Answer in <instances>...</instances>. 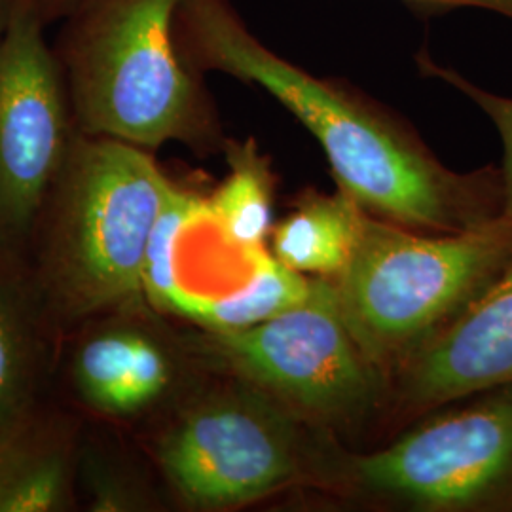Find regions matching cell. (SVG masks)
I'll list each match as a JSON object with an SVG mask.
<instances>
[{
    "label": "cell",
    "instance_id": "obj_4",
    "mask_svg": "<svg viewBox=\"0 0 512 512\" xmlns=\"http://www.w3.org/2000/svg\"><path fill=\"white\" fill-rule=\"evenodd\" d=\"M512 260V220L467 232L418 234L366 213L334 281L340 313L385 374L465 310Z\"/></svg>",
    "mask_w": 512,
    "mask_h": 512
},
{
    "label": "cell",
    "instance_id": "obj_13",
    "mask_svg": "<svg viewBox=\"0 0 512 512\" xmlns=\"http://www.w3.org/2000/svg\"><path fill=\"white\" fill-rule=\"evenodd\" d=\"M310 291L311 277L287 268L264 249L236 289L203 298H184L173 313L207 332L251 329L293 308Z\"/></svg>",
    "mask_w": 512,
    "mask_h": 512
},
{
    "label": "cell",
    "instance_id": "obj_10",
    "mask_svg": "<svg viewBox=\"0 0 512 512\" xmlns=\"http://www.w3.org/2000/svg\"><path fill=\"white\" fill-rule=\"evenodd\" d=\"M71 382L86 408L129 420L164 399L175 382V361L156 334L133 321L112 319L78 342Z\"/></svg>",
    "mask_w": 512,
    "mask_h": 512
},
{
    "label": "cell",
    "instance_id": "obj_14",
    "mask_svg": "<svg viewBox=\"0 0 512 512\" xmlns=\"http://www.w3.org/2000/svg\"><path fill=\"white\" fill-rule=\"evenodd\" d=\"M207 213V198L175 184L148 239L143 296L156 310L171 313L181 294L179 251L190 228Z\"/></svg>",
    "mask_w": 512,
    "mask_h": 512
},
{
    "label": "cell",
    "instance_id": "obj_2",
    "mask_svg": "<svg viewBox=\"0 0 512 512\" xmlns=\"http://www.w3.org/2000/svg\"><path fill=\"white\" fill-rule=\"evenodd\" d=\"M183 0H84L65 18L55 54L76 129L133 147H224L202 74L175 38Z\"/></svg>",
    "mask_w": 512,
    "mask_h": 512
},
{
    "label": "cell",
    "instance_id": "obj_9",
    "mask_svg": "<svg viewBox=\"0 0 512 512\" xmlns=\"http://www.w3.org/2000/svg\"><path fill=\"white\" fill-rule=\"evenodd\" d=\"M399 368L406 403L420 408L512 384V260Z\"/></svg>",
    "mask_w": 512,
    "mask_h": 512
},
{
    "label": "cell",
    "instance_id": "obj_12",
    "mask_svg": "<svg viewBox=\"0 0 512 512\" xmlns=\"http://www.w3.org/2000/svg\"><path fill=\"white\" fill-rule=\"evenodd\" d=\"M228 175L207 198L220 238L238 251H260L272 234L275 177L255 139L224 141Z\"/></svg>",
    "mask_w": 512,
    "mask_h": 512
},
{
    "label": "cell",
    "instance_id": "obj_22",
    "mask_svg": "<svg viewBox=\"0 0 512 512\" xmlns=\"http://www.w3.org/2000/svg\"><path fill=\"white\" fill-rule=\"evenodd\" d=\"M12 4H14V0H0V31H2V27H4L6 19H8V14H10Z\"/></svg>",
    "mask_w": 512,
    "mask_h": 512
},
{
    "label": "cell",
    "instance_id": "obj_11",
    "mask_svg": "<svg viewBox=\"0 0 512 512\" xmlns=\"http://www.w3.org/2000/svg\"><path fill=\"white\" fill-rule=\"evenodd\" d=\"M365 217V209L342 188L334 194L308 190L274 224L272 255L298 274L336 279L357 249Z\"/></svg>",
    "mask_w": 512,
    "mask_h": 512
},
{
    "label": "cell",
    "instance_id": "obj_20",
    "mask_svg": "<svg viewBox=\"0 0 512 512\" xmlns=\"http://www.w3.org/2000/svg\"><path fill=\"white\" fill-rule=\"evenodd\" d=\"M29 450L21 448L14 442H2L0 440V495L4 492L10 478L18 471L19 463L25 458Z\"/></svg>",
    "mask_w": 512,
    "mask_h": 512
},
{
    "label": "cell",
    "instance_id": "obj_16",
    "mask_svg": "<svg viewBox=\"0 0 512 512\" xmlns=\"http://www.w3.org/2000/svg\"><path fill=\"white\" fill-rule=\"evenodd\" d=\"M69 461L59 450L27 452L0 495V512L63 511L69 503Z\"/></svg>",
    "mask_w": 512,
    "mask_h": 512
},
{
    "label": "cell",
    "instance_id": "obj_6",
    "mask_svg": "<svg viewBox=\"0 0 512 512\" xmlns=\"http://www.w3.org/2000/svg\"><path fill=\"white\" fill-rule=\"evenodd\" d=\"M203 346L234 378L311 423L348 425L384 399L385 372L353 338L327 277H311L302 302L251 329L205 330Z\"/></svg>",
    "mask_w": 512,
    "mask_h": 512
},
{
    "label": "cell",
    "instance_id": "obj_21",
    "mask_svg": "<svg viewBox=\"0 0 512 512\" xmlns=\"http://www.w3.org/2000/svg\"><path fill=\"white\" fill-rule=\"evenodd\" d=\"M82 2L84 0H38V6L46 23H52L67 18Z\"/></svg>",
    "mask_w": 512,
    "mask_h": 512
},
{
    "label": "cell",
    "instance_id": "obj_8",
    "mask_svg": "<svg viewBox=\"0 0 512 512\" xmlns=\"http://www.w3.org/2000/svg\"><path fill=\"white\" fill-rule=\"evenodd\" d=\"M38 0H14L0 31V255L38 230L78 133Z\"/></svg>",
    "mask_w": 512,
    "mask_h": 512
},
{
    "label": "cell",
    "instance_id": "obj_15",
    "mask_svg": "<svg viewBox=\"0 0 512 512\" xmlns=\"http://www.w3.org/2000/svg\"><path fill=\"white\" fill-rule=\"evenodd\" d=\"M35 372V342L29 311L14 281L0 274V427L27 403Z\"/></svg>",
    "mask_w": 512,
    "mask_h": 512
},
{
    "label": "cell",
    "instance_id": "obj_1",
    "mask_svg": "<svg viewBox=\"0 0 512 512\" xmlns=\"http://www.w3.org/2000/svg\"><path fill=\"white\" fill-rule=\"evenodd\" d=\"M175 38L196 73L219 71L270 93L325 150L338 188L366 213L456 234L503 217L497 167L458 173L393 114L344 82L304 71L249 31L230 0H183Z\"/></svg>",
    "mask_w": 512,
    "mask_h": 512
},
{
    "label": "cell",
    "instance_id": "obj_5",
    "mask_svg": "<svg viewBox=\"0 0 512 512\" xmlns=\"http://www.w3.org/2000/svg\"><path fill=\"white\" fill-rule=\"evenodd\" d=\"M306 420L238 380L188 404L156 444L167 484L186 507H247L306 476Z\"/></svg>",
    "mask_w": 512,
    "mask_h": 512
},
{
    "label": "cell",
    "instance_id": "obj_17",
    "mask_svg": "<svg viewBox=\"0 0 512 512\" xmlns=\"http://www.w3.org/2000/svg\"><path fill=\"white\" fill-rule=\"evenodd\" d=\"M418 67L425 76L439 78L469 97L494 122L503 145V164L499 167L503 181V217L512 220V97H501L497 93L478 88L458 71L439 65L427 52L418 55Z\"/></svg>",
    "mask_w": 512,
    "mask_h": 512
},
{
    "label": "cell",
    "instance_id": "obj_7",
    "mask_svg": "<svg viewBox=\"0 0 512 512\" xmlns=\"http://www.w3.org/2000/svg\"><path fill=\"white\" fill-rule=\"evenodd\" d=\"M378 452L344 461L366 495L440 512L511 511L512 384L459 399Z\"/></svg>",
    "mask_w": 512,
    "mask_h": 512
},
{
    "label": "cell",
    "instance_id": "obj_3",
    "mask_svg": "<svg viewBox=\"0 0 512 512\" xmlns=\"http://www.w3.org/2000/svg\"><path fill=\"white\" fill-rule=\"evenodd\" d=\"M173 188L150 150L78 131L38 224L48 308L84 319L143 296L148 239Z\"/></svg>",
    "mask_w": 512,
    "mask_h": 512
},
{
    "label": "cell",
    "instance_id": "obj_18",
    "mask_svg": "<svg viewBox=\"0 0 512 512\" xmlns=\"http://www.w3.org/2000/svg\"><path fill=\"white\" fill-rule=\"evenodd\" d=\"M86 488L93 512L137 511L145 503L128 478L101 459L88 461Z\"/></svg>",
    "mask_w": 512,
    "mask_h": 512
},
{
    "label": "cell",
    "instance_id": "obj_19",
    "mask_svg": "<svg viewBox=\"0 0 512 512\" xmlns=\"http://www.w3.org/2000/svg\"><path fill=\"white\" fill-rule=\"evenodd\" d=\"M423 10H450V8H480L512 19V0H403Z\"/></svg>",
    "mask_w": 512,
    "mask_h": 512
}]
</instances>
